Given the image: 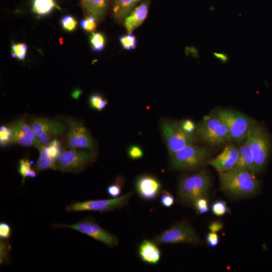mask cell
Listing matches in <instances>:
<instances>
[{
    "label": "cell",
    "instance_id": "cell-1",
    "mask_svg": "<svg viewBox=\"0 0 272 272\" xmlns=\"http://www.w3.org/2000/svg\"><path fill=\"white\" fill-rule=\"evenodd\" d=\"M218 173L221 189L233 195L249 196L258 190V181L249 170L232 169Z\"/></svg>",
    "mask_w": 272,
    "mask_h": 272
},
{
    "label": "cell",
    "instance_id": "cell-2",
    "mask_svg": "<svg viewBox=\"0 0 272 272\" xmlns=\"http://www.w3.org/2000/svg\"><path fill=\"white\" fill-rule=\"evenodd\" d=\"M211 185L210 177L205 170L184 176L178 182V198L183 204L192 205L197 198L206 196Z\"/></svg>",
    "mask_w": 272,
    "mask_h": 272
},
{
    "label": "cell",
    "instance_id": "cell-3",
    "mask_svg": "<svg viewBox=\"0 0 272 272\" xmlns=\"http://www.w3.org/2000/svg\"><path fill=\"white\" fill-rule=\"evenodd\" d=\"M215 114L226 124L230 141L241 145L247 138L255 123L250 116L243 113L229 109H220Z\"/></svg>",
    "mask_w": 272,
    "mask_h": 272
},
{
    "label": "cell",
    "instance_id": "cell-4",
    "mask_svg": "<svg viewBox=\"0 0 272 272\" xmlns=\"http://www.w3.org/2000/svg\"><path fill=\"white\" fill-rule=\"evenodd\" d=\"M196 133L202 141L212 146L230 141L226 124L215 114L205 116L197 125Z\"/></svg>",
    "mask_w": 272,
    "mask_h": 272
},
{
    "label": "cell",
    "instance_id": "cell-5",
    "mask_svg": "<svg viewBox=\"0 0 272 272\" xmlns=\"http://www.w3.org/2000/svg\"><path fill=\"white\" fill-rule=\"evenodd\" d=\"M210 155L206 148L188 145L169 155L171 166L178 170H191L201 166Z\"/></svg>",
    "mask_w": 272,
    "mask_h": 272
},
{
    "label": "cell",
    "instance_id": "cell-6",
    "mask_svg": "<svg viewBox=\"0 0 272 272\" xmlns=\"http://www.w3.org/2000/svg\"><path fill=\"white\" fill-rule=\"evenodd\" d=\"M54 228H65L76 230L97 240L107 246L112 248L119 243L118 237L102 228L91 216L85 217L78 222L73 224H53Z\"/></svg>",
    "mask_w": 272,
    "mask_h": 272
},
{
    "label": "cell",
    "instance_id": "cell-7",
    "mask_svg": "<svg viewBox=\"0 0 272 272\" xmlns=\"http://www.w3.org/2000/svg\"><path fill=\"white\" fill-rule=\"evenodd\" d=\"M254 162V174L264 168L269 156L270 143L269 137L262 126L256 123L252 127L247 136Z\"/></svg>",
    "mask_w": 272,
    "mask_h": 272
},
{
    "label": "cell",
    "instance_id": "cell-8",
    "mask_svg": "<svg viewBox=\"0 0 272 272\" xmlns=\"http://www.w3.org/2000/svg\"><path fill=\"white\" fill-rule=\"evenodd\" d=\"M95 151L86 149L65 150L56 161V170L79 173L96 160Z\"/></svg>",
    "mask_w": 272,
    "mask_h": 272
},
{
    "label": "cell",
    "instance_id": "cell-9",
    "mask_svg": "<svg viewBox=\"0 0 272 272\" xmlns=\"http://www.w3.org/2000/svg\"><path fill=\"white\" fill-rule=\"evenodd\" d=\"M133 193V191H130L115 198L73 202L66 206L65 210L67 212L95 211L106 213L112 212L120 209L126 206Z\"/></svg>",
    "mask_w": 272,
    "mask_h": 272
},
{
    "label": "cell",
    "instance_id": "cell-10",
    "mask_svg": "<svg viewBox=\"0 0 272 272\" xmlns=\"http://www.w3.org/2000/svg\"><path fill=\"white\" fill-rule=\"evenodd\" d=\"M27 121L41 145H46L53 139L63 135L68 130L63 120L46 117L31 116Z\"/></svg>",
    "mask_w": 272,
    "mask_h": 272
},
{
    "label": "cell",
    "instance_id": "cell-11",
    "mask_svg": "<svg viewBox=\"0 0 272 272\" xmlns=\"http://www.w3.org/2000/svg\"><path fill=\"white\" fill-rule=\"evenodd\" d=\"M160 129L169 155L188 145L195 144V135L185 132L178 122L163 120Z\"/></svg>",
    "mask_w": 272,
    "mask_h": 272
},
{
    "label": "cell",
    "instance_id": "cell-12",
    "mask_svg": "<svg viewBox=\"0 0 272 272\" xmlns=\"http://www.w3.org/2000/svg\"><path fill=\"white\" fill-rule=\"evenodd\" d=\"M63 120L68 125L65 146L68 149H86L95 151L96 145L89 130L79 120L65 117Z\"/></svg>",
    "mask_w": 272,
    "mask_h": 272
},
{
    "label": "cell",
    "instance_id": "cell-13",
    "mask_svg": "<svg viewBox=\"0 0 272 272\" xmlns=\"http://www.w3.org/2000/svg\"><path fill=\"white\" fill-rule=\"evenodd\" d=\"M153 241L158 245L175 243L196 244L199 243L200 239L190 225L182 222L163 231L153 239Z\"/></svg>",
    "mask_w": 272,
    "mask_h": 272
},
{
    "label": "cell",
    "instance_id": "cell-14",
    "mask_svg": "<svg viewBox=\"0 0 272 272\" xmlns=\"http://www.w3.org/2000/svg\"><path fill=\"white\" fill-rule=\"evenodd\" d=\"M13 132V143L24 147H34L38 150L42 146L28 123L26 116H22L8 123Z\"/></svg>",
    "mask_w": 272,
    "mask_h": 272
},
{
    "label": "cell",
    "instance_id": "cell-15",
    "mask_svg": "<svg viewBox=\"0 0 272 272\" xmlns=\"http://www.w3.org/2000/svg\"><path fill=\"white\" fill-rule=\"evenodd\" d=\"M134 188L137 194L141 199L151 201L160 194L162 184L156 176L150 174H143L136 178Z\"/></svg>",
    "mask_w": 272,
    "mask_h": 272
},
{
    "label": "cell",
    "instance_id": "cell-16",
    "mask_svg": "<svg viewBox=\"0 0 272 272\" xmlns=\"http://www.w3.org/2000/svg\"><path fill=\"white\" fill-rule=\"evenodd\" d=\"M239 153V148L236 146L227 145L219 155L210 160L208 163L218 172L229 171L236 165Z\"/></svg>",
    "mask_w": 272,
    "mask_h": 272
},
{
    "label": "cell",
    "instance_id": "cell-17",
    "mask_svg": "<svg viewBox=\"0 0 272 272\" xmlns=\"http://www.w3.org/2000/svg\"><path fill=\"white\" fill-rule=\"evenodd\" d=\"M158 245L154 241L145 239L142 241L138 248L141 260L149 264H158L161 257V252Z\"/></svg>",
    "mask_w": 272,
    "mask_h": 272
},
{
    "label": "cell",
    "instance_id": "cell-18",
    "mask_svg": "<svg viewBox=\"0 0 272 272\" xmlns=\"http://www.w3.org/2000/svg\"><path fill=\"white\" fill-rule=\"evenodd\" d=\"M149 11V2L143 1L135 7L124 19V26L127 33H131L144 22L147 17Z\"/></svg>",
    "mask_w": 272,
    "mask_h": 272
},
{
    "label": "cell",
    "instance_id": "cell-19",
    "mask_svg": "<svg viewBox=\"0 0 272 272\" xmlns=\"http://www.w3.org/2000/svg\"><path fill=\"white\" fill-rule=\"evenodd\" d=\"M239 150L240 153L238 161L235 167L232 169L247 170L254 174L253 156L247 137L241 145Z\"/></svg>",
    "mask_w": 272,
    "mask_h": 272
},
{
    "label": "cell",
    "instance_id": "cell-20",
    "mask_svg": "<svg viewBox=\"0 0 272 272\" xmlns=\"http://www.w3.org/2000/svg\"><path fill=\"white\" fill-rule=\"evenodd\" d=\"M142 0H114L113 15L118 20H124Z\"/></svg>",
    "mask_w": 272,
    "mask_h": 272
},
{
    "label": "cell",
    "instance_id": "cell-21",
    "mask_svg": "<svg viewBox=\"0 0 272 272\" xmlns=\"http://www.w3.org/2000/svg\"><path fill=\"white\" fill-rule=\"evenodd\" d=\"M39 156L35 166L37 173L48 169L56 170V160L49 156L45 152L44 146L38 150Z\"/></svg>",
    "mask_w": 272,
    "mask_h": 272
},
{
    "label": "cell",
    "instance_id": "cell-22",
    "mask_svg": "<svg viewBox=\"0 0 272 272\" xmlns=\"http://www.w3.org/2000/svg\"><path fill=\"white\" fill-rule=\"evenodd\" d=\"M56 7L55 0H32V11L40 16L50 14Z\"/></svg>",
    "mask_w": 272,
    "mask_h": 272
},
{
    "label": "cell",
    "instance_id": "cell-23",
    "mask_svg": "<svg viewBox=\"0 0 272 272\" xmlns=\"http://www.w3.org/2000/svg\"><path fill=\"white\" fill-rule=\"evenodd\" d=\"M110 0H92L90 16L97 21L101 19L105 14Z\"/></svg>",
    "mask_w": 272,
    "mask_h": 272
},
{
    "label": "cell",
    "instance_id": "cell-24",
    "mask_svg": "<svg viewBox=\"0 0 272 272\" xmlns=\"http://www.w3.org/2000/svg\"><path fill=\"white\" fill-rule=\"evenodd\" d=\"M44 148L47 155L56 161L65 150L62 143L57 138L51 140L44 146Z\"/></svg>",
    "mask_w": 272,
    "mask_h": 272
},
{
    "label": "cell",
    "instance_id": "cell-25",
    "mask_svg": "<svg viewBox=\"0 0 272 272\" xmlns=\"http://www.w3.org/2000/svg\"><path fill=\"white\" fill-rule=\"evenodd\" d=\"M125 180L123 176L118 175L112 183L106 187V192L111 198H115L121 195Z\"/></svg>",
    "mask_w": 272,
    "mask_h": 272
},
{
    "label": "cell",
    "instance_id": "cell-26",
    "mask_svg": "<svg viewBox=\"0 0 272 272\" xmlns=\"http://www.w3.org/2000/svg\"><path fill=\"white\" fill-rule=\"evenodd\" d=\"M31 163L28 158H23L19 161L18 173L22 177L23 184L26 178L35 177L37 172L31 168Z\"/></svg>",
    "mask_w": 272,
    "mask_h": 272
},
{
    "label": "cell",
    "instance_id": "cell-27",
    "mask_svg": "<svg viewBox=\"0 0 272 272\" xmlns=\"http://www.w3.org/2000/svg\"><path fill=\"white\" fill-rule=\"evenodd\" d=\"M90 107L98 111L103 110L108 104L107 100L98 93H94L89 98Z\"/></svg>",
    "mask_w": 272,
    "mask_h": 272
},
{
    "label": "cell",
    "instance_id": "cell-28",
    "mask_svg": "<svg viewBox=\"0 0 272 272\" xmlns=\"http://www.w3.org/2000/svg\"><path fill=\"white\" fill-rule=\"evenodd\" d=\"M13 132L9 125H3L0 128V144L3 147L13 144Z\"/></svg>",
    "mask_w": 272,
    "mask_h": 272
},
{
    "label": "cell",
    "instance_id": "cell-29",
    "mask_svg": "<svg viewBox=\"0 0 272 272\" xmlns=\"http://www.w3.org/2000/svg\"><path fill=\"white\" fill-rule=\"evenodd\" d=\"M90 43L93 50L100 51L104 49L105 46V37L100 32H92L90 36Z\"/></svg>",
    "mask_w": 272,
    "mask_h": 272
},
{
    "label": "cell",
    "instance_id": "cell-30",
    "mask_svg": "<svg viewBox=\"0 0 272 272\" xmlns=\"http://www.w3.org/2000/svg\"><path fill=\"white\" fill-rule=\"evenodd\" d=\"M11 245L8 239L0 240V264H6L9 260Z\"/></svg>",
    "mask_w": 272,
    "mask_h": 272
},
{
    "label": "cell",
    "instance_id": "cell-31",
    "mask_svg": "<svg viewBox=\"0 0 272 272\" xmlns=\"http://www.w3.org/2000/svg\"><path fill=\"white\" fill-rule=\"evenodd\" d=\"M27 46L23 43H14L11 47V55L13 57L23 60L26 57Z\"/></svg>",
    "mask_w": 272,
    "mask_h": 272
},
{
    "label": "cell",
    "instance_id": "cell-32",
    "mask_svg": "<svg viewBox=\"0 0 272 272\" xmlns=\"http://www.w3.org/2000/svg\"><path fill=\"white\" fill-rule=\"evenodd\" d=\"M123 48L126 50L134 49L137 46L135 36L132 33H127L119 37Z\"/></svg>",
    "mask_w": 272,
    "mask_h": 272
},
{
    "label": "cell",
    "instance_id": "cell-33",
    "mask_svg": "<svg viewBox=\"0 0 272 272\" xmlns=\"http://www.w3.org/2000/svg\"><path fill=\"white\" fill-rule=\"evenodd\" d=\"M212 213L217 216L221 217L229 212L226 202L223 200H216L210 205Z\"/></svg>",
    "mask_w": 272,
    "mask_h": 272
},
{
    "label": "cell",
    "instance_id": "cell-34",
    "mask_svg": "<svg viewBox=\"0 0 272 272\" xmlns=\"http://www.w3.org/2000/svg\"><path fill=\"white\" fill-rule=\"evenodd\" d=\"M97 20L92 16H86L84 19L81 20L80 25L84 30L93 32L96 29Z\"/></svg>",
    "mask_w": 272,
    "mask_h": 272
},
{
    "label": "cell",
    "instance_id": "cell-35",
    "mask_svg": "<svg viewBox=\"0 0 272 272\" xmlns=\"http://www.w3.org/2000/svg\"><path fill=\"white\" fill-rule=\"evenodd\" d=\"M61 25L62 28L67 31H74L77 26V21L74 17L71 15H65L61 20Z\"/></svg>",
    "mask_w": 272,
    "mask_h": 272
},
{
    "label": "cell",
    "instance_id": "cell-36",
    "mask_svg": "<svg viewBox=\"0 0 272 272\" xmlns=\"http://www.w3.org/2000/svg\"><path fill=\"white\" fill-rule=\"evenodd\" d=\"M192 205L197 213L199 214L206 213L209 210L208 200L206 196L197 198L193 201Z\"/></svg>",
    "mask_w": 272,
    "mask_h": 272
},
{
    "label": "cell",
    "instance_id": "cell-37",
    "mask_svg": "<svg viewBox=\"0 0 272 272\" xmlns=\"http://www.w3.org/2000/svg\"><path fill=\"white\" fill-rule=\"evenodd\" d=\"M160 202L162 206L169 208L174 203L175 198L170 192L163 190L160 193Z\"/></svg>",
    "mask_w": 272,
    "mask_h": 272
},
{
    "label": "cell",
    "instance_id": "cell-38",
    "mask_svg": "<svg viewBox=\"0 0 272 272\" xmlns=\"http://www.w3.org/2000/svg\"><path fill=\"white\" fill-rule=\"evenodd\" d=\"M127 156L132 160H138L144 156V151L138 145H131L127 151Z\"/></svg>",
    "mask_w": 272,
    "mask_h": 272
},
{
    "label": "cell",
    "instance_id": "cell-39",
    "mask_svg": "<svg viewBox=\"0 0 272 272\" xmlns=\"http://www.w3.org/2000/svg\"><path fill=\"white\" fill-rule=\"evenodd\" d=\"M179 124L181 128L186 133L195 135L196 126L194 122L189 119H183L179 121Z\"/></svg>",
    "mask_w": 272,
    "mask_h": 272
},
{
    "label": "cell",
    "instance_id": "cell-40",
    "mask_svg": "<svg viewBox=\"0 0 272 272\" xmlns=\"http://www.w3.org/2000/svg\"><path fill=\"white\" fill-rule=\"evenodd\" d=\"M11 235V228L10 226L5 222L0 223V238L4 239H9Z\"/></svg>",
    "mask_w": 272,
    "mask_h": 272
},
{
    "label": "cell",
    "instance_id": "cell-41",
    "mask_svg": "<svg viewBox=\"0 0 272 272\" xmlns=\"http://www.w3.org/2000/svg\"><path fill=\"white\" fill-rule=\"evenodd\" d=\"M207 242L209 246L215 247L219 243V236L217 233L210 232L206 237Z\"/></svg>",
    "mask_w": 272,
    "mask_h": 272
},
{
    "label": "cell",
    "instance_id": "cell-42",
    "mask_svg": "<svg viewBox=\"0 0 272 272\" xmlns=\"http://www.w3.org/2000/svg\"><path fill=\"white\" fill-rule=\"evenodd\" d=\"M92 0H80L82 10L85 16H90Z\"/></svg>",
    "mask_w": 272,
    "mask_h": 272
},
{
    "label": "cell",
    "instance_id": "cell-43",
    "mask_svg": "<svg viewBox=\"0 0 272 272\" xmlns=\"http://www.w3.org/2000/svg\"><path fill=\"white\" fill-rule=\"evenodd\" d=\"M223 227V225L221 222L214 221L210 223L209 228L211 232L217 233L220 231Z\"/></svg>",
    "mask_w": 272,
    "mask_h": 272
},
{
    "label": "cell",
    "instance_id": "cell-44",
    "mask_svg": "<svg viewBox=\"0 0 272 272\" xmlns=\"http://www.w3.org/2000/svg\"><path fill=\"white\" fill-rule=\"evenodd\" d=\"M214 55L216 58L220 60L223 62H225L228 60V56L222 53H214Z\"/></svg>",
    "mask_w": 272,
    "mask_h": 272
},
{
    "label": "cell",
    "instance_id": "cell-45",
    "mask_svg": "<svg viewBox=\"0 0 272 272\" xmlns=\"http://www.w3.org/2000/svg\"><path fill=\"white\" fill-rule=\"evenodd\" d=\"M82 93V91L80 89H77L73 92L72 96L74 99H78Z\"/></svg>",
    "mask_w": 272,
    "mask_h": 272
}]
</instances>
